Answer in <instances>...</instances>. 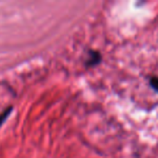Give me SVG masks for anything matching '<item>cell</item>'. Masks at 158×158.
I'll use <instances>...</instances> for the list:
<instances>
[{"label":"cell","mask_w":158,"mask_h":158,"mask_svg":"<svg viewBox=\"0 0 158 158\" xmlns=\"http://www.w3.org/2000/svg\"><path fill=\"white\" fill-rule=\"evenodd\" d=\"M102 61V55L99 51L95 50H90L88 53V57L86 59L85 65L86 67H93V66L100 64V62Z\"/></svg>","instance_id":"1"},{"label":"cell","mask_w":158,"mask_h":158,"mask_svg":"<svg viewBox=\"0 0 158 158\" xmlns=\"http://www.w3.org/2000/svg\"><path fill=\"white\" fill-rule=\"evenodd\" d=\"M12 110H13V106H9V107L6 108V110L0 114V127H1V125L6 121V119L10 116V114L12 113Z\"/></svg>","instance_id":"2"},{"label":"cell","mask_w":158,"mask_h":158,"mask_svg":"<svg viewBox=\"0 0 158 158\" xmlns=\"http://www.w3.org/2000/svg\"><path fill=\"white\" fill-rule=\"evenodd\" d=\"M149 86L156 91L158 92V77H152L149 79Z\"/></svg>","instance_id":"3"}]
</instances>
